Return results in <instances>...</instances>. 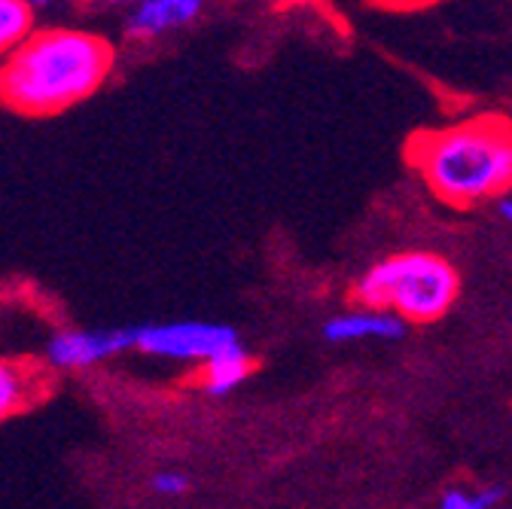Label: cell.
Wrapping results in <instances>:
<instances>
[{
  "label": "cell",
  "instance_id": "cell-15",
  "mask_svg": "<svg viewBox=\"0 0 512 509\" xmlns=\"http://www.w3.org/2000/svg\"><path fill=\"white\" fill-rule=\"evenodd\" d=\"M28 7H49V4H55V0H25Z\"/></svg>",
  "mask_w": 512,
  "mask_h": 509
},
{
  "label": "cell",
  "instance_id": "cell-1",
  "mask_svg": "<svg viewBox=\"0 0 512 509\" xmlns=\"http://www.w3.org/2000/svg\"><path fill=\"white\" fill-rule=\"evenodd\" d=\"M110 68L107 40L68 28L37 31L0 65V101L25 116H52L89 98Z\"/></svg>",
  "mask_w": 512,
  "mask_h": 509
},
{
  "label": "cell",
  "instance_id": "cell-12",
  "mask_svg": "<svg viewBox=\"0 0 512 509\" xmlns=\"http://www.w3.org/2000/svg\"><path fill=\"white\" fill-rule=\"evenodd\" d=\"M189 488V479L183 476V473H174V470H165V473H159V476H153V491H159V494H183Z\"/></svg>",
  "mask_w": 512,
  "mask_h": 509
},
{
  "label": "cell",
  "instance_id": "cell-16",
  "mask_svg": "<svg viewBox=\"0 0 512 509\" xmlns=\"http://www.w3.org/2000/svg\"><path fill=\"white\" fill-rule=\"evenodd\" d=\"M101 4H125V0H101Z\"/></svg>",
  "mask_w": 512,
  "mask_h": 509
},
{
  "label": "cell",
  "instance_id": "cell-5",
  "mask_svg": "<svg viewBox=\"0 0 512 509\" xmlns=\"http://www.w3.org/2000/svg\"><path fill=\"white\" fill-rule=\"evenodd\" d=\"M125 348H135V327L128 330H68L49 339L46 360L55 369H83L107 360Z\"/></svg>",
  "mask_w": 512,
  "mask_h": 509
},
{
  "label": "cell",
  "instance_id": "cell-11",
  "mask_svg": "<svg viewBox=\"0 0 512 509\" xmlns=\"http://www.w3.org/2000/svg\"><path fill=\"white\" fill-rule=\"evenodd\" d=\"M503 488H485V491H467V488H452L445 491L439 500V509H494L503 500Z\"/></svg>",
  "mask_w": 512,
  "mask_h": 509
},
{
  "label": "cell",
  "instance_id": "cell-8",
  "mask_svg": "<svg viewBox=\"0 0 512 509\" xmlns=\"http://www.w3.org/2000/svg\"><path fill=\"white\" fill-rule=\"evenodd\" d=\"M43 388H46V381L34 366L16 363V360H0V418H7L19 412L22 406H28Z\"/></svg>",
  "mask_w": 512,
  "mask_h": 509
},
{
  "label": "cell",
  "instance_id": "cell-2",
  "mask_svg": "<svg viewBox=\"0 0 512 509\" xmlns=\"http://www.w3.org/2000/svg\"><path fill=\"white\" fill-rule=\"evenodd\" d=\"M409 159L439 202L452 208L491 202L512 189V122L485 113L418 132L409 141Z\"/></svg>",
  "mask_w": 512,
  "mask_h": 509
},
{
  "label": "cell",
  "instance_id": "cell-13",
  "mask_svg": "<svg viewBox=\"0 0 512 509\" xmlns=\"http://www.w3.org/2000/svg\"><path fill=\"white\" fill-rule=\"evenodd\" d=\"M381 4H388V7H421V4H430V0H381Z\"/></svg>",
  "mask_w": 512,
  "mask_h": 509
},
{
  "label": "cell",
  "instance_id": "cell-14",
  "mask_svg": "<svg viewBox=\"0 0 512 509\" xmlns=\"http://www.w3.org/2000/svg\"><path fill=\"white\" fill-rule=\"evenodd\" d=\"M500 214H503L506 223H512V199H503V202H500Z\"/></svg>",
  "mask_w": 512,
  "mask_h": 509
},
{
  "label": "cell",
  "instance_id": "cell-3",
  "mask_svg": "<svg viewBox=\"0 0 512 509\" xmlns=\"http://www.w3.org/2000/svg\"><path fill=\"white\" fill-rule=\"evenodd\" d=\"M461 290L452 263L436 253H397L375 263L354 287L363 308L394 311L400 321L430 324L455 305Z\"/></svg>",
  "mask_w": 512,
  "mask_h": 509
},
{
  "label": "cell",
  "instance_id": "cell-6",
  "mask_svg": "<svg viewBox=\"0 0 512 509\" xmlns=\"http://www.w3.org/2000/svg\"><path fill=\"white\" fill-rule=\"evenodd\" d=\"M202 10L205 0H138L132 19H128V34L138 40H153L196 22Z\"/></svg>",
  "mask_w": 512,
  "mask_h": 509
},
{
  "label": "cell",
  "instance_id": "cell-9",
  "mask_svg": "<svg viewBox=\"0 0 512 509\" xmlns=\"http://www.w3.org/2000/svg\"><path fill=\"white\" fill-rule=\"evenodd\" d=\"M250 375V357L247 351L235 342L229 348H223L220 354H214L208 363H205V391L220 397V394H229L232 388H238L241 381Z\"/></svg>",
  "mask_w": 512,
  "mask_h": 509
},
{
  "label": "cell",
  "instance_id": "cell-7",
  "mask_svg": "<svg viewBox=\"0 0 512 509\" xmlns=\"http://www.w3.org/2000/svg\"><path fill=\"white\" fill-rule=\"evenodd\" d=\"M330 342H357V339H400L403 321L394 311L360 308L351 314H339L324 327Z\"/></svg>",
  "mask_w": 512,
  "mask_h": 509
},
{
  "label": "cell",
  "instance_id": "cell-4",
  "mask_svg": "<svg viewBox=\"0 0 512 509\" xmlns=\"http://www.w3.org/2000/svg\"><path fill=\"white\" fill-rule=\"evenodd\" d=\"M238 336L232 327L223 324H202V321H180V324H159V327H135V348L174 357V360H211L223 348L235 345Z\"/></svg>",
  "mask_w": 512,
  "mask_h": 509
},
{
  "label": "cell",
  "instance_id": "cell-10",
  "mask_svg": "<svg viewBox=\"0 0 512 509\" xmlns=\"http://www.w3.org/2000/svg\"><path fill=\"white\" fill-rule=\"evenodd\" d=\"M34 13L25 0H0V58L16 52L31 37Z\"/></svg>",
  "mask_w": 512,
  "mask_h": 509
}]
</instances>
